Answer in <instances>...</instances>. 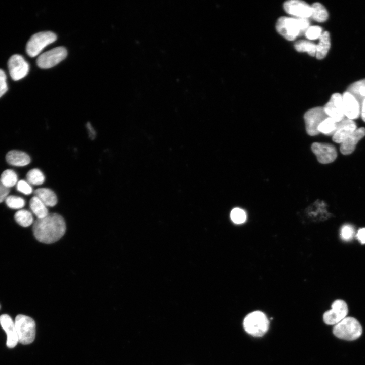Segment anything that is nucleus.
Masks as SVG:
<instances>
[{
	"mask_svg": "<svg viewBox=\"0 0 365 365\" xmlns=\"http://www.w3.org/2000/svg\"><path fill=\"white\" fill-rule=\"evenodd\" d=\"M358 101L360 106L365 99V79L356 81L349 86L347 91Z\"/></svg>",
	"mask_w": 365,
	"mask_h": 365,
	"instance_id": "obj_21",
	"label": "nucleus"
},
{
	"mask_svg": "<svg viewBox=\"0 0 365 365\" xmlns=\"http://www.w3.org/2000/svg\"><path fill=\"white\" fill-rule=\"evenodd\" d=\"M357 125L352 120L345 118L338 122L337 129L332 136V140L338 143H342L356 129Z\"/></svg>",
	"mask_w": 365,
	"mask_h": 365,
	"instance_id": "obj_14",
	"label": "nucleus"
},
{
	"mask_svg": "<svg viewBox=\"0 0 365 365\" xmlns=\"http://www.w3.org/2000/svg\"><path fill=\"white\" fill-rule=\"evenodd\" d=\"M311 150L316 156L318 161L323 164L334 162L337 158V152L335 147L330 143L314 142Z\"/></svg>",
	"mask_w": 365,
	"mask_h": 365,
	"instance_id": "obj_10",
	"label": "nucleus"
},
{
	"mask_svg": "<svg viewBox=\"0 0 365 365\" xmlns=\"http://www.w3.org/2000/svg\"><path fill=\"white\" fill-rule=\"evenodd\" d=\"M327 117L323 107L318 106L308 110L304 116L307 133L310 136L318 135L319 125Z\"/></svg>",
	"mask_w": 365,
	"mask_h": 365,
	"instance_id": "obj_6",
	"label": "nucleus"
},
{
	"mask_svg": "<svg viewBox=\"0 0 365 365\" xmlns=\"http://www.w3.org/2000/svg\"><path fill=\"white\" fill-rule=\"evenodd\" d=\"M16 222L22 227H26L31 225L33 221L32 214L26 210H20L14 215Z\"/></svg>",
	"mask_w": 365,
	"mask_h": 365,
	"instance_id": "obj_26",
	"label": "nucleus"
},
{
	"mask_svg": "<svg viewBox=\"0 0 365 365\" xmlns=\"http://www.w3.org/2000/svg\"><path fill=\"white\" fill-rule=\"evenodd\" d=\"M337 122L328 117L320 123L318 130L319 133L333 136L337 129Z\"/></svg>",
	"mask_w": 365,
	"mask_h": 365,
	"instance_id": "obj_25",
	"label": "nucleus"
},
{
	"mask_svg": "<svg viewBox=\"0 0 365 365\" xmlns=\"http://www.w3.org/2000/svg\"><path fill=\"white\" fill-rule=\"evenodd\" d=\"M67 54V50L64 47H56L40 55L37 59L36 63L40 68H50L62 61Z\"/></svg>",
	"mask_w": 365,
	"mask_h": 365,
	"instance_id": "obj_8",
	"label": "nucleus"
},
{
	"mask_svg": "<svg viewBox=\"0 0 365 365\" xmlns=\"http://www.w3.org/2000/svg\"><path fill=\"white\" fill-rule=\"evenodd\" d=\"M17 175L11 169L4 170L1 175L0 180L6 187L10 188L17 183Z\"/></svg>",
	"mask_w": 365,
	"mask_h": 365,
	"instance_id": "obj_27",
	"label": "nucleus"
},
{
	"mask_svg": "<svg viewBox=\"0 0 365 365\" xmlns=\"http://www.w3.org/2000/svg\"><path fill=\"white\" fill-rule=\"evenodd\" d=\"M322 29L318 26H309L305 33L306 37L310 40L319 39L322 33Z\"/></svg>",
	"mask_w": 365,
	"mask_h": 365,
	"instance_id": "obj_32",
	"label": "nucleus"
},
{
	"mask_svg": "<svg viewBox=\"0 0 365 365\" xmlns=\"http://www.w3.org/2000/svg\"><path fill=\"white\" fill-rule=\"evenodd\" d=\"M300 31L301 35L305 33L307 29L309 27L310 22L308 18H298Z\"/></svg>",
	"mask_w": 365,
	"mask_h": 365,
	"instance_id": "obj_35",
	"label": "nucleus"
},
{
	"mask_svg": "<svg viewBox=\"0 0 365 365\" xmlns=\"http://www.w3.org/2000/svg\"><path fill=\"white\" fill-rule=\"evenodd\" d=\"M66 225L60 214L49 213L44 218L36 220L33 226V232L39 241L50 244L59 240L64 234Z\"/></svg>",
	"mask_w": 365,
	"mask_h": 365,
	"instance_id": "obj_1",
	"label": "nucleus"
},
{
	"mask_svg": "<svg viewBox=\"0 0 365 365\" xmlns=\"http://www.w3.org/2000/svg\"><path fill=\"white\" fill-rule=\"evenodd\" d=\"M283 6L288 14L297 18H308L311 15V7L303 1H287L284 3Z\"/></svg>",
	"mask_w": 365,
	"mask_h": 365,
	"instance_id": "obj_13",
	"label": "nucleus"
},
{
	"mask_svg": "<svg viewBox=\"0 0 365 365\" xmlns=\"http://www.w3.org/2000/svg\"><path fill=\"white\" fill-rule=\"evenodd\" d=\"M331 309L324 312L323 315L324 322L328 325H336L348 314V308L345 301L341 299L335 300L332 304Z\"/></svg>",
	"mask_w": 365,
	"mask_h": 365,
	"instance_id": "obj_9",
	"label": "nucleus"
},
{
	"mask_svg": "<svg viewBox=\"0 0 365 365\" xmlns=\"http://www.w3.org/2000/svg\"><path fill=\"white\" fill-rule=\"evenodd\" d=\"M342 96L345 117L352 120L358 118L361 106L357 100L347 91L344 92Z\"/></svg>",
	"mask_w": 365,
	"mask_h": 365,
	"instance_id": "obj_15",
	"label": "nucleus"
},
{
	"mask_svg": "<svg viewBox=\"0 0 365 365\" xmlns=\"http://www.w3.org/2000/svg\"><path fill=\"white\" fill-rule=\"evenodd\" d=\"M8 64L10 76L14 81L24 78L29 71L28 63L20 55H12L9 58Z\"/></svg>",
	"mask_w": 365,
	"mask_h": 365,
	"instance_id": "obj_11",
	"label": "nucleus"
},
{
	"mask_svg": "<svg viewBox=\"0 0 365 365\" xmlns=\"http://www.w3.org/2000/svg\"><path fill=\"white\" fill-rule=\"evenodd\" d=\"M294 47L298 52H307L311 56L316 55V45L310 41L299 40L295 43Z\"/></svg>",
	"mask_w": 365,
	"mask_h": 365,
	"instance_id": "obj_24",
	"label": "nucleus"
},
{
	"mask_svg": "<svg viewBox=\"0 0 365 365\" xmlns=\"http://www.w3.org/2000/svg\"><path fill=\"white\" fill-rule=\"evenodd\" d=\"M365 136V128H357L348 138L341 143L340 150L343 155H349L355 150L358 141Z\"/></svg>",
	"mask_w": 365,
	"mask_h": 365,
	"instance_id": "obj_17",
	"label": "nucleus"
},
{
	"mask_svg": "<svg viewBox=\"0 0 365 365\" xmlns=\"http://www.w3.org/2000/svg\"><path fill=\"white\" fill-rule=\"evenodd\" d=\"M86 126L89 132V137L92 139H94L96 136V133L94 128H93L91 124L89 122L87 123Z\"/></svg>",
	"mask_w": 365,
	"mask_h": 365,
	"instance_id": "obj_38",
	"label": "nucleus"
},
{
	"mask_svg": "<svg viewBox=\"0 0 365 365\" xmlns=\"http://www.w3.org/2000/svg\"><path fill=\"white\" fill-rule=\"evenodd\" d=\"M6 76L4 71L0 69V97L7 91Z\"/></svg>",
	"mask_w": 365,
	"mask_h": 365,
	"instance_id": "obj_34",
	"label": "nucleus"
},
{
	"mask_svg": "<svg viewBox=\"0 0 365 365\" xmlns=\"http://www.w3.org/2000/svg\"><path fill=\"white\" fill-rule=\"evenodd\" d=\"M333 334L337 337L346 340H354L358 338L362 332L358 321L352 317H346L334 325Z\"/></svg>",
	"mask_w": 365,
	"mask_h": 365,
	"instance_id": "obj_3",
	"label": "nucleus"
},
{
	"mask_svg": "<svg viewBox=\"0 0 365 365\" xmlns=\"http://www.w3.org/2000/svg\"><path fill=\"white\" fill-rule=\"evenodd\" d=\"M34 193L47 207H53L57 203V198L55 193L50 189L39 188L34 191Z\"/></svg>",
	"mask_w": 365,
	"mask_h": 365,
	"instance_id": "obj_19",
	"label": "nucleus"
},
{
	"mask_svg": "<svg viewBox=\"0 0 365 365\" xmlns=\"http://www.w3.org/2000/svg\"><path fill=\"white\" fill-rule=\"evenodd\" d=\"M243 324L245 332L254 337L263 336L269 327V321L266 315L260 311H255L247 314Z\"/></svg>",
	"mask_w": 365,
	"mask_h": 365,
	"instance_id": "obj_2",
	"label": "nucleus"
},
{
	"mask_svg": "<svg viewBox=\"0 0 365 365\" xmlns=\"http://www.w3.org/2000/svg\"><path fill=\"white\" fill-rule=\"evenodd\" d=\"M6 160L8 164L15 166H24L30 162V158L27 154L18 150L8 152Z\"/></svg>",
	"mask_w": 365,
	"mask_h": 365,
	"instance_id": "obj_18",
	"label": "nucleus"
},
{
	"mask_svg": "<svg viewBox=\"0 0 365 365\" xmlns=\"http://www.w3.org/2000/svg\"><path fill=\"white\" fill-rule=\"evenodd\" d=\"M26 178L29 184L40 185L45 181V176L43 172L37 168L29 170L26 174Z\"/></svg>",
	"mask_w": 365,
	"mask_h": 365,
	"instance_id": "obj_28",
	"label": "nucleus"
},
{
	"mask_svg": "<svg viewBox=\"0 0 365 365\" xmlns=\"http://www.w3.org/2000/svg\"><path fill=\"white\" fill-rule=\"evenodd\" d=\"M312 13L310 17L319 22L325 21L328 18V13L325 8L319 3H315L311 6Z\"/></svg>",
	"mask_w": 365,
	"mask_h": 365,
	"instance_id": "obj_23",
	"label": "nucleus"
},
{
	"mask_svg": "<svg viewBox=\"0 0 365 365\" xmlns=\"http://www.w3.org/2000/svg\"><path fill=\"white\" fill-rule=\"evenodd\" d=\"M230 216L232 221L236 224L243 223L246 219L245 212L239 208H234L231 212Z\"/></svg>",
	"mask_w": 365,
	"mask_h": 365,
	"instance_id": "obj_31",
	"label": "nucleus"
},
{
	"mask_svg": "<svg viewBox=\"0 0 365 365\" xmlns=\"http://www.w3.org/2000/svg\"><path fill=\"white\" fill-rule=\"evenodd\" d=\"M18 342L27 345L33 342L35 336V323L34 320L29 316L19 314L14 321Z\"/></svg>",
	"mask_w": 365,
	"mask_h": 365,
	"instance_id": "obj_4",
	"label": "nucleus"
},
{
	"mask_svg": "<svg viewBox=\"0 0 365 365\" xmlns=\"http://www.w3.org/2000/svg\"><path fill=\"white\" fill-rule=\"evenodd\" d=\"M331 47L330 33L324 31L319 38V42L316 45V57L318 59H322L327 55Z\"/></svg>",
	"mask_w": 365,
	"mask_h": 365,
	"instance_id": "obj_20",
	"label": "nucleus"
},
{
	"mask_svg": "<svg viewBox=\"0 0 365 365\" xmlns=\"http://www.w3.org/2000/svg\"><path fill=\"white\" fill-rule=\"evenodd\" d=\"M356 237L361 244H365V228H360L358 230Z\"/></svg>",
	"mask_w": 365,
	"mask_h": 365,
	"instance_id": "obj_37",
	"label": "nucleus"
},
{
	"mask_svg": "<svg viewBox=\"0 0 365 365\" xmlns=\"http://www.w3.org/2000/svg\"><path fill=\"white\" fill-rule=\"evenodd\" d=\"M0 308H1V305H0Z\"/></svg>",
	"mask_w": 365,
	"mask_h": 365,
	"instance_id": "obj_40",
	"label": "nucleus"
},
{
	"mask_svg": "<svg viewBox=\"0 0 365 365\" xmlns=\"http://www.w3.org/2000/svg\"><path fill=\"white\" fill-rule=\"evenodd\" d=\"M0 324L7 336V347L10 348H14L19 342L14 321L8 314H3L0 316Z\"/></svg>",
	"mask_w": 365,
	"mask_h": 365,
	"instance_id": "obj_16",
	"label": "nucleus"
},
{
	"mask_svg": "<svg viewBox=\"0 0 365 365\" xmlns=\"http://www.w3.org/2000/svg\"><path fill=\"white\" fill-rule=\"evenodd\" d=\"M276 28L280 34L289 41L294 40L301 35L298 18L280 17L276 22Z\"/></svg>",
	"mask_w": 365,
	"mask_h": 365,
	"instance_id": "obj_7",
	"label": "nucleus"
},
{
	"mask_svg": "<svg viewBox=\"0 0 365 365\" xmlns=\"http://www.w3.org/2000/svg\"><path fill=\"white\" fill-rule=\"evenodd\" d=\"M10 192V188L4 186L0 180V203L5 200Z\"/></svg>",
	"mask_w": 365,
	"mask_h": 365,
	"instance_id": "obj_36",
	"label": "nucleus"
},
{
	"mask_svg": "<svg viewBox=\"0 0 365 365\" xmlns=\"http://www.w3.org/2000/svg\"><path fill=\"white\" fill-rule=\"evenodd\" d=\"M29 204L31 211L38 219L44 218L49 214L47 206L36 196L31 198Z\"/></svg>",
	"mask_w": 365,
	"mask_h": 365,
	"instance_id": "obj_22",
	"label": "nucleus"
},
{
	"mask_svg": "<svg viewBox=\"0 0 365 365\" xmlns=\"http://www.w3.org/2000/svg\"><path fill=\"white\" fill-rule=\"evenodd\" d=\"M17 189L25 195L30 194L32 192V189L30 184L24 180H21L17 182Z\"/></svg>",
	"mask_w": 365,
	"mask_h": 365,
	"instance_id": "obj_33",
	"label": "nucleus"
},
{
	"mask_svg": "<svg viewBox=\"0 0 365 365\" xmlns=\"http://www.w3.org/2000/svg\"><path fill=\"white\" fill-rule=\"evenodd\" d=\"M360 115L362 119L365 122V99L363 101L360 108Z\"/></svg>",
	"mask_w": 365,
	"mask_h": 365,
	"instance_id": "obj_39",
	"label": "nucleus"
},
{
	"mask_svg": "<svg viewBox=\"0 0 365 365\" xmlns=\"http://www.w3.org/2000/svg\"><path fill=\"white\" fill-rule=\"evenodd\" d=\"M56 39V35L51 31L36 33L28 40L26 46V52L29 56L34 57L39 55L47 46L55 42Z\"/></svg>",
	"mask_w": 365,
	"mask_h": 365,
	"instance_id": "obj_5",
	"label": "nucleus"
},
{
	"mask_svg": "<svg viewBox=\"0 0 365 365\" xmlns=\"http://www.w3.org/2000/svg\"><path fill=\"white\" fill-rule=\"evenodd\" d=\"M327 116L338 122L345 118L343 106L342 96L340 93L333 94L323 107Z\"/></svg>",
	"mask_w": 365,
	"mask_h": 365,
	"instance_id": "obj_12",
	"label": "nucleus"
},
{
	"mask_svg": "<svg viewBox=\"0 0 365 365\" xmlns=\"http://www.w3.org/2000/svg\"><path fill=\"white\" fill-rule=\"evenodd\" d=\"M5 201L7 206L12 209H20L25 204L22 198L14 195L8 196Z\"/></svg>",
	"mask_w": 365,
	"mask_h": 365,
	"instance_id": "obj_29",
	"label": "nucleus"
},
{
	"mask_svg": "<svg viewBox=\"0 0 365 365\" xmlns=\"http://www.w3.org/2000/svg\"><path fill=\"white\" fill-rule=\"evenodd\" d=\"M354 228L350 224L344 225L340 231L341 239L344 241H348L352 239L354 236Z\"/></svg>",
	"mask_w": 365,
	"mask_h": 365,
	"instance_id": "obj_30",
	"label": "nucleus"
}]
</instances>
